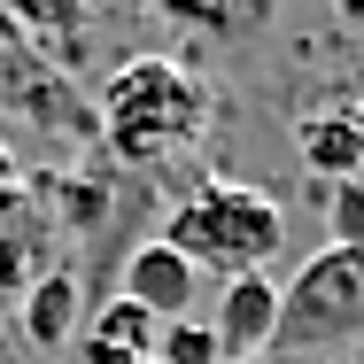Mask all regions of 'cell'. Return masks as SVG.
Returning a JSON list of instances; mask_svg holds the SVG:
<instances>
[{
	"mask_svg": "<svg viewBox=\"0 0 364 364\" xmlns=\"http://www.w3.org/2000/svg\"><path fill=\"white\" fill-rule=\"evenodd\" d=\"M155 364H225V357H218V333L202 318H171L163 341H155Z\"/></svg>",
	"mask_w": 364,
	"mask_h": 364,
	"instance_id": "cell-11",
	"label": "cell"
},
{
	"mask_svg": "<svg viewBox=\"0 0 364 364\" xmlns=\"http://www.w3.org/2000/svg\"><path fill=\"white\" fill-rule=\"evenodd\" d=\"M117 294L140 302L147 318L171 326V318H194V302H202V272H194V264L155 232V240H140V248L124 256V287H117Z\"/></svg>",
	"mask_w": 364,
	"mask_h": 364,
	"instance_id": "cell-5",
	"label": "cell"
},
{
	"mask_svg": "<svg viewBox=\"0 0 364 364\" xmlns=\"http://www.w3.org/2000/svg\"><path fill=\"white\" fill-rule=\"evenodd\" d=\"M23 202H31V178H23V163H16V147L0 140V232L23 225Z\"/></svg>",
	"mask_w": 364,
	"mask_h": 364,
	"instance_id": "cell-14",
	"label": "cell"
},
{
	"mask_svg": "<svg viewBox=\"0 0 364 364\" xmlns=\"http://www.w3.org/2000/svg\"><path fill=\"white\" fill-rule=\"evenodd\" d=\"M163 240L194 264V272H218V279H240V272H272V256L287 248V210L264 194V186H240V178H210L194 186Z\"/></svg>",
	"mask_w": 364,
	"mask_h": 364,
	"instance_id": "cell-3",
	"label": "cell"
},
{
	"mask_svg": "<svg viewBox=\"0 0 364 364\" xmlns=\"http://www.w3.org/2000/svg\"><path fill=\"white\" fill-rule=\"evenodd\" d=\"M155 341H163V318H147L140 302H101V310H85V326H77V364H155Z\"/></svg>",
	"mask_w": 364,
	"mask_h": 364,
	"instance_id": "cell-7",
	"label": "cell"
},
{
	"mask_svg": "<svg viewBox=\"0 0 364 364\" xmlns=\"http://www.w3.org/2000/svg\"><path fill=\"white\" fill-rule=\"evenodd\" d=\"M0 16L31 39V47H63V55H77V39H85V23H93V0H0Z\"/></svg>",
	"mask_w": 364,
	"mask_h": 364,
	"instance_id": "cell-9",
	"label": "cell"
},
{
	"mask_svg": "<svg viewBox=\"0 0 364 364\" xmlns=\"http://www.w3.org/2000/svg\"><path fill=\"white\" fill-rule=\"evenodd\" d=\"M333 8V23H349V31H364V0H326Z\"/></svg>",
	"mask_w": 364,
	"mask_h": 364,
	"instance_id": "cell-15",
	"label": "cell"
},
{
	"mask_svg": "<svg viewBox=\"0 0 364 364\" xmlns=\"http://www.w3.org/2000/svg\"><path fill=\"white\" fill-rule=\"evenodd\" d=\"M202 326L218 333V357L225 364H264V357H272V341H279V279H272V272H240V279H225Z\"/></svg>",
	"mask_w": 364,
	"mask_h": 364,
	"instance_id": "cell-4",
	"label": "cell"
},
{
	"mask_svg": "<svg viewBox=\"0 0 364 364\" xmlns=\"http://www.w3.org/2000/svg\"><path fill=\"white\" fill-rule=\"evenodd\" d=\"M349 364H364V357H349Z\"/></svg>",
	"mask_w": 364,
	"mask_h": 364,
	"instance_id": "cell-17",
	"label": "cell"
},
{
	"mask_svg": "<svg viewBox=\"0 0 364 364\" xmlns=\"http://www.w3.org/2000/svg\"><path fill=\"white\" fill-rule=\"evenodd\" d=\"M77 326H85V287H77L70 264H47L31 279V294H23V310H16V333L31 349H70Z\"/></svg>",
	"mask_w": 364,
	"mask_h": 364,
	"instance_id": "cell-8",
	"label": "cell"
},
{
	"mask_svg": "<svg viewBox=\"0 0 364 364\" xmlns=\"http://www.w3.org/2000/svg\"><path fill=\"white\" fill-rule=\"evenodd\" d=\"M39 272H47L39 232H31V225H8V232H0V326H16V310H23V294H31Z\"/></svg>",
	"mask_w": 364,
	"mask_h": 364,
	"instance_id": "cell-10",
	"label": "cell"
},
{
	"mask_svg": "<svg viewBox=\"0 0 364 364\" xmlns=\"http://www.w3.org/2000/svg\"><path fill=\"white\" fill-rule=\"evenodd\" d=\"M294 163H302L318 186H364L357 101H349V109H302V117H294Z\"/></svg>",
	"mask_w": 364,
	"mask_h": 364,
	"instance_id": "cell-6",
	"label": "cell"
},
{
	"mask_svg": "<svg viewBox=\"0 0 364 364\" xmlns=\"http://www.w3.org/2000/svg\"><path fill=\"white\" fill-rule=\"evenodd\" d=\"M318 194H326L333 248H364V186H318Z\"/></svg>",
	"mask_w": 364,
	"mask_h": 364,
	"instance_id": "cell-12",
	"label": "cell"
},
{
	"mask_svg": "<svg viewBox=\"0 0 364 364\" xmlns=\"http://www.w3.org/2000/svg\"><path fill=\"white\" fill-rule=\"evenodd\" d=\"M171 16H186V23H202V31H232L240 16H264V0H163Z\"/></svg>",
	"mask_w": 364,
	"mask_h": 364,
	"instance_id": "cell-13",
	"label": "cell"
},
{
	"mask_svg": "<svg viewBox=\"0 0 364 364\" xmlns=\"http://www.w3.org/2000/svg\"><path fill=\"white\" fill-rule=\"evenodd\" d=\"M364 357V248H318L279 287V341L264 364H349Z\"/></svg>",
	"mask_w": 364,
	"mask_h": 364,
	"instance_id": "cell-2",
	"label": "cell"
},
{
	"mask_svg": "<svg viewBox=\"0 0 364 364\" xmlns=\"http://www.w3.org/2000/svg\"><path fill=\"white\" fill-rule=\"evenodd\" d=\"M210 124H218V93L194 70H178L171 55L117 63L109 85H101V109H93L101 147H109L117 163H140V171L194 155V147L210 140Z\"/></svg>",
	"mask_w": 364,
	"mask_h": 364,
	"instance_id": "cell-1",
	"label": "cell"
},
{
	"mask_svg": "<svg viewBox=\"0 0 364 364\" xmlns=\"http://www.w3.org/2000/svg\"><path fill=\"white\" fill-rule=\"evenodd\" d=\"M357 124H364V101H357Z\"/></svg>",
	"mask_w": 364,
	"mask_h": 364,
	"instance_id": "cell-16",
	"label": "cell"
}]
</instances>
